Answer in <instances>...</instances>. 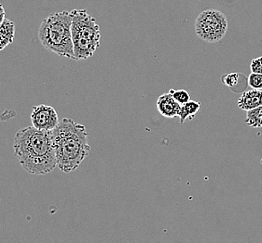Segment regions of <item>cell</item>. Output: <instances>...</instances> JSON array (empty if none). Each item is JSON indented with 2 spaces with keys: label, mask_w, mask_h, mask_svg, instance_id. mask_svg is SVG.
I'll return each mask as SVG.
<instances>
[{
  "label": "cell",
  "mask_w": 262,
  "mask_h": 243,
  "mask_svg": "<svg viewBox=\"0 0 262 243\" xmlns=\"http://www.w3.org/2000/svg\"><path fill=\"white\" fill-rule=\"evenodd\" d=\"M13 149L16 159L29 174H48L57 166L53 130H39L33 126L21 128L16 133Z\"/></svg>",
  "instance_id": "obj_1"
},
{
  "label": "cell",
  "mask_w": 262,
  "mask_h": 243,
  "mask_svg": "<svg viewBox=\"0 0 262 243\" xmlns=\"http://www.w3.org/2000/svg\"><path fill=\"white\" fill-rule=\"evenodd\" d=\"M83 125L66 118L53 130V147L59 169L69 173L79 168L89 155L91 146Z\"/></svg>",
  "instance_id": "obj_2"
},
{
  "label": "cell",
  "mask_w": 262,
  "mask_h": 243,
  "mask_svg": "<svg viewBox=\"0 0 262 243\" xmlns=\"http://www.w3.org/2000/svg\"><path fill=\"white\" fill-rule=\"evenodd\" d=\"M72 18L70 11H60L46 17L38 29V38L48 51L61 57L76 60L74 54Z\"/></svg>",
  "instance_id": "obj_3"
},
{
  "label": "cell",
  "mask_w": 262,
  "mask_h": 243,
  "mask_svg": "<svg viewBox=\"0 0 262 243\" xmlns=\"http://www.w3.org/2000/svg\"><path fill=\"white\" fill-rule=\"evenodd\" d=\"M70 14L75 58L77 61L86 60L92 57L99 48V25L86 10H73Z\"/></svg>",
  "instance_id": "obj_4"
},
{
  "label": "cell",
  "mask_w": 262,
  "mask_h": 243,
  "mask_svg": "<svg viewBox=\"0 0 262 243\" xmlns=\"http://www.w3.org/2000/svg\"><path fill=\"white\" fill-rule=\"evenodd\" d=\"M228 20L225 14L217 10H205L200 13L195 22V31L204 42L215 43L225 37Z\"/></svg>",
  "instance_id": "obj_5"
},
{
  "label": "cell",
  "mask_w": 262,
  "mask_h": 243,
  "mask_svg": "<svg viewBox=\"0 0 262 243\" xmlns=\"http://www.w3.org/2000/svg\"><path fill=\"white\" fill-rule=\"evenodd\" d=\"M33 127L39 130L52 131L59 125V117L54 108L47 105H38L33 107L31 113Z\"/></svg>",
  "instance_id": "obj_6"
},
{
  "label": "cell",
  "mask_w": 262,
  "mask_h": 243,
  "mask_svg": "<svg viewBox=\"0 0 262 243\" xmlns=\"http://www.w3.org/2000/svg\"><path fill=\"white\" fill-rule=\"evenodd\" d=\"M157 110L162 116L165 118H179L181 104L176 100L169 92L158 97Z\"/></svg>",
  "instance_id": "obj_7"
},
{
  "label": "cell",
  "mask_w": 262,
  "mask_h": 243,
  "mask_svg": "<svg viewBox=\"0 0 262 243\" xmlns=\"http://www.w3.org/2000/svg\"><path fill=\"white\" fill-rule=\"evenodd\" d=\"M262 105V90L249 89L242 93L238 106L243 111H249Z\"/></svg>",
  "instance_id": "obj_8"
},
{
  "label": "cell",
  "mask_w": 262,
  "mask_h": 243,
  "mask_svg": "<svg viewBox=\"0 0 262 243\" xmlns=\"http://www.w3.org/2000/svg\"><path fill=\"white\" fill-rule=\"evenodd\" d=\"M222 83L229 87L231 91L238 93L245 90L248 85V79L239 72H232L230 74L224 75L222 77Z\"/></svg>",
  "instance_id": "obj_9"
},
{
  "label": "cell",
  "mask_w": 262,
  "mask_h": 243,
  "mask_svg": "<svg viewBox=\"0 0 262 243\" xmlns=\"http://www.w3.org/2000/svg\"><path fill=\"white\" fill-rule=\"evenodd\" d=\"M15 37L14 22L5 19L0 25V51L4 50L8 45L13 43Z\"/></svg>",
  "instance_id": "obj_10"
},
{
  "label": "cell",
  "mask_w": 262,
  "mask_h": 243,
  "mask_svg": "<svg viewBox=\"0 0 262 243\" xmlns=\"http://www.w3.org/2000/svg\"><path fill=\"white\" fill-rule=\"evenodd\" d=\"M201 104L196 100H189L185 104H182L179 116L180 123L184 124L186 120H192L195 115L199 112Z\"/></svg>",
  "instance_id": "obj_11"
},
{
  "label": "cell",
  "mask_w": 262,
  "mask_h": 243,
  "mask_svg": "<svg viewBox=\"0 0 262 243\" xmlns=\"http://www.w3.org/2000/svg\"><path fill=\"white\" fill-rule=\"evenodd\" d=\"M246 123L253 128H262V105L247 111Z\"/></svg>",
  "instance_id": "obj_12"
},
{
  "label": "cell",
  "mask_w": 262,
  "mask_h": 243,
  "mask_svg": "<svg viewBox=\"0 0 262 243\" xmlns=\"http://www.w3.org/2000/svg\"><path fill=\"white\" fill-rule=\"evenodd\" d=\"M169 93L173 95V98L179 102V104H185L186 102L190 100V94L186 90H174L171 89Z\"/></svg>",
  "instance_id": "obj_13"
},
{
  "label": "cell",
  "mask_w": 262,
  "mask_h": 243,
  "mask_svg": "<svg viewBox=\"0 0 262 243\" xmlns=\"http://www.w3.org/2000/svg\"><path fill=\"white\" fill-rule=\"evenodd\" d=\"M248 79V86H250L253 89L262 90V74L253 73L247 77Z\"/></svg>",
  "instance_id": "obj_14"
},
{
  "label": "cell",
  "mask_w": 262,
  "mask_h": 243,
  "mask_svg": "<svg viewBox=\"0 0 262 243\" xmlns=\"http://www.w3.org/2000/svg\"><path fill=\"white\" fill-rule=\"evenodd\" d=\"M250 69L253 73L262 74V56L253 59L250 64Z\"/></svg>",
  "instance_id": "obj_15"
},
{
  "label": "cell",
  "mask_w": 262,
  "mask_h": 243,
  "mask_svg": "<svg viewBox=\"0 0 262 243\" xmlns=\"http://www.w3.org/2000/svg\"><path fill=\"white\" fill-rule=\"evenodd\" d=\"M5 20V10L4 7L0 3V25Z\"/></svg>",
  "instance_id": "obj_16"
},
{
  "label": "cell",
  "mask_w": 262,
  "mask_h": 243,
  "mask_svg": "<svg viewBox=\"0 0 262 243\" xmlns=\"http://www.w3.org/2000/svg\"><path fill=\"white\" fill-rule=\"evenodd\" d=\"M260 163H261V165H262V159H261V161H260Z\"/></svg>",
  "instance_id": "obj_17"
}]
</instances>
